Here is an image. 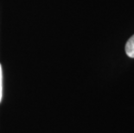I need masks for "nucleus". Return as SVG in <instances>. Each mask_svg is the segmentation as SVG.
Instances as JSON below:
<instances>
[{"mask_svg":"<svg viewBox=\"0 0 134 133\" xmlns=\"http://www.w3.org/2000/svg\"><path fill=\"white\" fill-rule=\"evenodd\" d=\"M3 97V72H2V66L0 64V103H1Z\"/></svg>","mask_w":134,"mask_h":133,"instance_id":"2","label":"nucleus"},{"mask_svg":"<svg viewBox=\"0 0 134 133\" xmlns=\"http://www.w3.org/2000/svg\"><path fill=\"white\" fill-rule=\"evenodd\" d=\"M125 50L129 57L134 58V35L127 41L125 47Z\"/></svg>","mask_w":134,"mask_h":133,"instance_id":"1","label":"nucleus"}]
</instances>
